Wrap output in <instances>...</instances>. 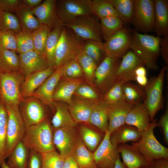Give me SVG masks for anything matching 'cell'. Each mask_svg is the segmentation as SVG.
<instances>
[{
	"label": "cell",
	"instance_id": "f6af8a7d",
	"mask_svg": "<svg viewBox=\"0 0 168 168\" xmlns=\"http://www.w3.org/2000/svg\"><path fill=\"white\" fill-rule=\"evenodd\" d=\"M124 84L117 81L103 94L102 100L108 105L124 100L123 89Z\"/></svg>",
	"mask_w": 168,
	"mask_h": 168
},
{
	"label": "cell",
	"instance_id": "f1b7e54d",
	"mask_svg": "<svg viewBox=\"0 0 168 168\" xmlns=\"http://www.w3.org/2000/svg\"><path fill=\"white\" fill-rule=\"evenodd\" d=\"M89 123L105 133L108 129V105L102 100L97 103L90 115Z\"/></svg>",
	"mask_w": 168,
	"mask_h": 168
},
{
	"label": "cell",
	"instance_id": "44dd1931",
	"mask_svg": "<svg viewBox=\"0 0 168 168\" xmlns=\"http://www.w3.org/2000/svg\"><path fill=\"white\" fill-rule=\"evenodd\" d=\"M107 105L108 116V130L111 133L125 124L126 116L134 105L123 100Z\"/></svg>",
	"mask_w": 168,
	"mask_h": 168
},
{
	"label": "cell",
	"instance_id": "7dc6e473",
	"mask_svg": "<svg viewBox=\"0 0 168 168\" xmlns=\"http://www.w3.org/2000/svg\"><path fill=\"white\" fill-rule=\"evenodd\" d=\"M17 49L19 54H21L34 50V45L31 33L22 30L16 34Z\"/></svg>",
	"mask_w": 168,
	"mask_h": 168
},
{
	"label": "cell",
	"instance_id": "484cf974",
	"mask_svg": "<svg viewBox=\"0 0 168 168\" xmlns=\"http://www.w3.org/2000/svg\"><path fill=\"white\" fill-rule=\"evenodd\" d=\"M154 29L157 35H168V1L155 0Z\"/></svg>",
	"mask_w": 168,
	"mask_h": 168
},
{
	"label": "cell",
	"instance_id": "7402d4cb",
	"mask_svg": "<svg viewBox=\"0 0 168 168\" xmlns=\"http://www.w3.org/2000/svg\"><path fill=\"white\" fill-rule=\"evenodd\" d=\"M55 69L49 67L44 70L33 72L25 77L21 86V93L23 98L32 97L35 91Z\"/></svg>",
	"mask_w": 168,
	"mask_h": 168
},
{
	"label": "cell",
	"instance_id": "ac0fdd59",
	"mask_svg": "<svg viewBox=\"0 0 168 168\" xmlns=\"http://www.w3.org/2000/svg\"><path fill=\"white\" fill-rule=\"evenodd\" d=\"M63 65L56 68L53 73L35 91L32 97L46 105H51L54 104V93L62 76Z\"/></svg>",
	"mask_w": 168,
	"mask_h": 168
},
{
	"label": "cell",
	"instance_id": "be15d7a7",
	"mask_svg": "<svg viewBox=\"0 0 168 168\" xmlns=\"http://www.w3.org/2000/svg\"><path fill=\"white\" fill-rule=\"evenodd\" d=\"M0 167L1 168H11L7 165L5 161L2 163Z\"/></svg>",
	"mask_w": 168,
	"mask_h": 168
},
{
	"label": "cell",
	"instance_id": "4316f807",
	"mask_svg": "<svg viewBox=\"0 0 168 168\" xmlns=\"http://www.w3.org/2000/svg\"><path fill=\"white\" fill-rule=\"evenodd\" d=\"M141 134L136 128L125 124L110 133V140L114 145L117 146L130 141L137 142Z\"/></svg>",
	"mask_w": 168,
	"mask_h": 168
},
{
	"label": "cell",
	"instance_id": "f35d334b",
	"mask_svg": "<svg viewBox=\"0 0 168 168\" xmlns=\"http://www.w3.org/2000/svg\"><path fill=\"white\" fill-rule=\"evenodd\" d=\"M11 30L17 33L22 30L19 20L12 12L0 9V31Z\"/></svg>",
	"mask_w": 168,
	"mask_h": 168
},
{
	"label": "cell",
	"instance_id": "d6986e66",
	"mask_svg": "<svg viewBox=\"0 0 168 168\" xmlns=\"http://www.w3.org/2000/svg\"><path fill=\"white\" fill-rule=\"evenodd\" d=\"M99 100L76 98L72 99L68 108L76 123H89L91 114Z\"/></svg>",
	"mask_w": 168,
	"mask_h": 168
},
{
	"label": "cell",
	"instance_id": "8d00e7d4",
	"mask_svg": "<svg viewBox=\"0 0 168 168\" xmlns=\"http://www.w3.org/2000/svg\"><path fill=\"white\" fill-rule=\"evenodd\" d=\"M79 129L80 138L84 145L91 152L95 151L103 138L102 134L84 125H81Z\"/></svg>",
	"mask_w": 168,
	"mask_h": 168
},
{
	"label": "cell",
	"instance_id": "52a82bcc",
	"mask_svg": "<svg viewBox=\"0 0 168 168\" xmlns=\"http://www.w3.org/2000/svg\"><path fill=\"white\" fill-rule=\"evenodd\" d=\"M100 20L95 15L81 16L67 21L63 26L84 40L102 41Z\"/></svg>",
	"mask_w": 168,
	"mask_h": 168
},
{
	"label": "cell",
	"instance_id": "c3c4849f",
	"mask_svg": "<svg viewBox=\"0 0 168 168\" xmlns=\"http://www.w3.org/2000/svg\"><path fill=\"white\" fill-rule=\"evenodd\" d=\"M83 75V71L77 59H71L64 65L62 76L65 78H80Z\"/></svg>",
	"mask_w": 168,
	"mask_h": 168
},
{
	"label": "cell",
	"instance_id": "ffe728a7",
	"mask_svg": "<svg viewBox=\"0 0 168 168\" xmlns=\"http://www.w3.org/2000/svg\"><path fill=\"white\" fill-rule=\"evenodd\" d=\"M19 55L20 60V72L25 77L49 67L44 58L34 50L19 54Z\"/></svg>",
	"mask_w": 168,
	"mask_h": 168
},
{
	"label": "cell",
	"instance_id": "9c48e42d",
	"mask_svg": "<svg viewBox=\"0 0 168 168\" xmlns=\"http://www.w3.org/2000/svg\"><path fill=\"white\" fill-rule=\"evenodd\" d=\"M133 23L137 31L146 34L154 29V0H134Z\"/></svg>",
	"mask_w": 168,
	"mask_h": 168
},
{
	"label": "cell",
	"instance_id": "bcb514c9",
	"mask_svg": "<svg viewBox=\"0 0 168 168\" xmlns=\"http://www.w3.org/2000/svg\"><path fill=\"white\" fill-rule=\"evenodd\" d=\"M42 167L63 168L65 158L55 150L41 154Z\"/></svg>",
	"mask_w": 168,
	"mask_h": 168
},
{
	"label": "cell",
	"instance_id": "9a60e30c",
	"mask_svg": "<svg viewBox=\"0 0 168 168\" xmlns=\"http://www.w3.org/2000/svg\"><path fill=\"white\" fill-rule=\"evenodd\" d=\"M40 101L32 97L23 98L19 105L26 128L45 119V111Z\"/></svg>",
	"mask_w": 168,
	"mask_h": 168
},
{
	"label": "cell",
	"instance_id": "7c38bea8",
	"mask_svg": "<svg viewBox=\"0 0 168 168\" xmlns=\"http://www.w3.org/2000/svg\"><path fill=\"white\" fill-rule=\"evenodd\" d=\"M132 33L123 26L104 43L106 56L120 58L129 49Z\"/></svg>",
	"mask_w": 168,
	"mask_h": 168
},
{
	"label": "cell",
	"instance_id": "603a6c76",
	"mask_svg": "<svg viewBox=\"0 0 168 168\" xmlns=\"http://www.w3.org/2000/svg\"><path fill=\"white\" fill-rule=\"evenodd\" d=\"M119 154L123 159V163L127 168H141L148 162L144 156L132 144H120L117 146Z\"/></svg>",
	"mask_w": 168,
	"mask_h": 168
},
{
	"label": "cell",
	"instance_id": "e0dca14e",
	"mask_svg": "<svg viewBox=\"0 0 168 168\" xmlns=\"http://www.w3.org/2000/svg\"><path fill=\"white\" fill-rule=\"evenodd\" d=\"M122 58L116 72L117 81L124 83L135 81V70L139 66H145L144 63L130 49Z\"/></svg>",
	"mask_w": 168,
	"mask_h": 168
},
{
	"label": "cell",
	"instance_id": "3957f363",
	"mask_svg": "<svg viewBox=\"0 0 168 168\" xmlns=\"http://www.w3.org/2000/svg\"><path fill=\"white\" fill-rule=\"evenodd\" d=\"M84 41L72 30L63 26L55 51L54 68L62 66L69 61L76 59L83 49Z\"/></svg>",
	"mask_w": 168,
	"mask_h": 168
},
{
	"label": "cell",
	"instance_id": "816d5d0a",
	"mask_svg": "<svg viewBox=\"0 0 168 168\" xmlns=\"http://www.w3.org/2000/svg\"><path fill=\"white\" fill-rule=\"evenodd\" d=\"M166 104L165 111L157 123L163 134L165 142L168 144V105Z\"/></svg>",
	"mask_w": 168,
	"mask_h": 168
},
{
	"label": "cell",
	"instance_id": "83f0119b",
	"mask_svg": "<svg viewBox=\"0 0 168 168\" xmlns=\"http://www.w3.org/2000/svg\"><path fill=\"white\" fill-rule=\"evenodd\" d=\"M14 13L19 20L22 30L31 32L42 25L33 14L31 9L23 3L15 9Z\"/></svg>",
	"mask_w": 168,
	"mask_h": 168
},
{
	"label": "cell",
	"instance_id": "836d02e7",
	"mask_svg": "<svg viewBox=\"0 0 168 168\" xmlns=\"http://www.w3.org/2000/svg\"><path fill=\"white\" fill-rule=\"evenodd\" d=\"M124 23H132L134 12V0H108Z\"/></svg>",
	"mask_w": 168,
	"mask_h": 168
},
{
	"label": "cell",
	"instance_id": "681fc988",
	"mask_svg": "<svg viewBox=\"0 0 168 168\" xmlns=\"http://www.w3.org/2000/svg\"><path fill=\"white\" fill-rule=\"evenodd\" d=\"M0 47L16 52L17 46L16 33L11 30L4 32L0 31Z\"/></svg>",
	"mask_w": 168,
	"mask_h": 168
},
{
	"label": "cell",
	"instance_id": "680465c9",
	"mask_svg": "<svg viewBox=\"0 0 168 168\" xmlns=\"http://www.w3.org/2000/svg\"><path fill=\"white\" fill-rule=\"evenodd\" d=\"M23 4L32 9L40 5L43 1L42 0H22Z\"/></svg>",
	"mask_w": 168,
	"mask_h": 168
},
{
	"label": "cell",
	"instance_id": "5bb4252c",
	"mask_svg": "<svg viewBox=\"0 0 168 168\" xmlns=\"http://www.w3.org/2000/svg\"><path fill=\"white\" fill-rule=\"evenodd\" d=\"M79 138L75 128L55 129L53 133L54 147L64 158L73 155Z\"/></svg>",
	"mask_w": 168,
	"mask_h": 168
},
{
	"label": "cell",
	"instance_id": "6f0895ef",
	"mask_svg": "<svg viewBox=\"0 0 168 168\" xmlns=\"http://www.w3.org/2000/svg\"><path fill=\"white\" fill-rule=\"evenodd\" d=\"M63 168H79L77 164L73 155L65 158Z\"/></svg>",
	"mask_w": 168,
	"mask_h": 168
},
{
	"label": "cell",
	"instance_id": "94428289",
	"mask_svg": "<svg viewBox=\"0 0 168 168\" xmlns=\"http://www.w3.org/2000/svg\"><path fill=\"white\" fill-rule=\"evenodd\" d=\"M147 70L144 66H143L138 67L136 69L135 71V77L136 76H147Z\"/></svg>",
	"mask_w": 168,
	"mask_h": 168
},
{
	"label": "cell",
	"instance_id": "db71d44e",
	"mask_svg": "<svg viewBox=\"0 0 168 168\" xmlns=\"http://www.w3.org/2000/svg\"><path fill=\"white\" fill-rule=\"evenodd\" d=\"M42 167L41 154L31 151L28 159L26 168H41Z\"/></svg>",
	"mask_w": 168,
	"mask_h": 168
},
{
	"label": "cell",
	"instance_id": "d6a6232c",
	"mask_svg": "<svg viewBox=\"0 0 168 168\" xmlns=\"http://www.w3.org/2000/svg\"><path fill=\"white\" fill-rule=\"evenodd\" d=\"M63 27H58L52 30L47 39L43 56L49 67L54 68L55 53Z\"/></svg>",
	"mask_w": 168,
	"mask_h": 168
},
{
	"label": "cell",
	"instance_id": "4dcf8cb0",
	"mask_svg": "<svg viewBox=\"0 0 168 168\" xmlns=\"http://www.w3.org/2000/svg\"><path fill=\"white\" fill-rule=\"evenodd\" d=\"M0 47V73L19 72L20 69V60L16 52Z\"/></svg>",
	"mask_w": 168,
	"mask_h": 168
},
{
	"label": "cell",
	"instance_id": "ee69618b",
	"mask_svg": "<svg viewBox=\"0 0 168 168\" xmlns=\"http://www.w3.org/2000/svg\"><path fill=\"white\" fill-rule=\"evenodd\" d=\"M76 59L82 68L84 75L89 81L92 82L95 81V72L98 66L97 63L85 54L83 49L77 54Z\"/></svg>",
	"mask_w": 168,
	"mask_h": 168
},
{
	"label": "cell",
	"instance_id": "5b68a950",
	"mask_svg": "<svg viewBox=\"0 0 168 168\" xmlns=\"http://www.w3.org/2000/svg\"><path fill=\"white\" fill-rule=\"evenodd\" d=\"M166 66H164L158 75L148 82L144 88L145 97L143 104L147 110L151 122L157 112L163 109V88Z\"/></svg>",
	"mask_w": 168,
	"mask_h": 168
},
{
	"label": "cell",
	"instance_id": "ba28073f",
	"mask_svg": "<svg viewBox=\"0 0 168 168\" xmlns=\"http://www.w3.org/2000/svg\"><path fill=\"white\" fill-rule=\"evenodd\" d=\"M24 78L20 72L0 73V100L5 105H19L23 99L21 86Z\"/></svg>",
	"mask_w": 168,
	"mask_h": 168
},
{
	"label": "cell",
	"instance_id": "f546056e",
	"mask_svg": "<svg viewBox=\"0 0 168 168\" xmlns=\"http://www.w3.org/2000/svg\"><path fill=\"white\" fill-rule=\"evenodd\" d=\"M56 112L51 124L54 129L63 128H75L77 124L71 116L68 107L61 103H54Z\"/></svg>",
	"mask_w": 168,
	"mask_h": 168
},
{
	"label": "cell",
	"instance_id": "ab89813d",
	"mask_svg": "<svg viewBox=\"0 0 168 168\" xmlns=\"http://www.w3.org/2000/svg\"><path fill=\"white\" fill-rule=\"evenodd\" d=\"M83 50L86 55L96 62L97 65L101 62L102 56H106L102 41L84 40Z\"/></svg>",
	"mask_w": 168,
	"mask_h": 168
},
{
	"label": "cell",
	"instance_id": "74e56055",
	"mask_svg": "<svg viewBox=\"0 0 168 168\" xmlns=\"http://www.w3.org/2000/svg\"><path fill=\"white\" fill-rule=\"evenodd\" d=\"M102 36L105 41L118 31L124 26V23L118 17L110 16L100 19Z\"/></svg>",
	"mask_w": 168,
	"mask_h": 168
},
{
	"label": "cell",
	"instance_id": "91938a15",
	"mask_svg": "<svg viewBox=\"0 0 168 168\" xmlns=\"http://www.w3.org/2000/svg\"><path fill=\"white\" fill-rule=\"evenodd\" d=\"M135 81L138 85L143 88L146 86L148 82L147 76H136Z\"/></svg>",
	"mask_w": 168,
	"mask_h": 168
},
{
	"label": "cell",
	"instance_id": "6125c7cd",
	"mask_svg": "<svg viewBox=\"0 0 168 168\" xmlns=\"http://www.w3.org/2000/svg\"><path fill=\"white\" fill-rule=\"evenodd\" d=\"M113 168H127L120 159V156L118 158Z\"/></svg>",
	"mask_w": 168,
	"mask_h": 168
},
{
	"label": "cell",
	"instance_id": "6da1fadb",
	"mask_svg": "<svg viewBox=\"0 0 168 168\" xmlns=\"http://www.w3.org/2000/svg\"><path fill=\"white\" fill-rule=\"evenodd\" d=\"M132 31L129 49L143 62L147 69L157 70L161 38L158 36L142 34L135 30Z\"/></svg>",
	"mask_w": 168,
	"mask_h": 168
},
{
	"label": "cell",
	"instance_id": "f907efd6",
	"mask_svg": "<svg viewBox=\"0 0 168 168\" xmlns=\"http://www.w3.org/2000/svg\"><path fill=\"white\" fill-rule=\"evenodd\" d=\"M74 95L78 98L88 100H102L100 95L93 88L86 84H82L75 92Z\"/></svg>",
	"mask_w": 168,
	"mask_h": 168
},
{
	"label": "cell",
	"instance_id": "03108f58",
	"mask_svg": "<svg viewBox=\"0 0 168 168\" xmlns=\"http://www.w3.org/2000/svg\"><path fill=\"white\" fill-rule=\"evenodd\" d=\"M41 168H46L42 167Z\"/></svg>",
	"mask_w": 168,
	"mask_h": 168
},
{
	"label": "cell",
	"instance_id": "4fadbf2b",
	"mask_svg": "<svg viewBox=\"0 0 168 168\" xmlns=\"http://www.w3.org/2000/svg\"><path fill=\"white\" fill-rule=\"evenodd\" d=\"M110 132L107 130L100 143L93 152L98 168H113L120 156L117 146L114 145L110 140Z\"/></svg>",
	"mask_w": 168,
	"mask_h": 168
},
{
	"label": "cell",
	"instance_id": "8fae6325",
	"mask_svg": "<svg viewBox=\"0 0 168 168\" xmlns=\"http://www.w3.org/2000/svg\"><path fill=\"white\" fill-rule=\"evenodd\" d=\"M91 1L57 0V11L62 24L67 21L78 16L93 14L91 7Z\"/></svg>",
	"mask_w": 168,
	"mask_h": 168
},
{
	"label": "cell",
	"instance_id": "cb8c5ba5",
	"mask_svg": "<svg viewBox=\"0 0 168 168\" xmlns=\"http://www.w3.org/2000/svg\"><path fill=\"white\" fill-rule=\"evenodd\" d=\"M150 120L148 112L142 103L134 105L128 113L125 124L133 126L142 132L149 127Z\"/></svg>",
	"mask_w": 168,
	"mask_h": 168
},
{
	"label": "cell",
	"instance_id": "e7e4bbea",
	"mask_svg": "<svg viewBox=\"0 0 168 168\" xmlns=\"http://www.w3.org/2000/svg\"><path fill=\"white\" fill-rule=\"evenodd\" d=\"M1 49H0V54H1Z\"/></svg>",
	"mask_w": 168,
	"mask_h": 168
},
{
	"label": "cell",
	"instance_id": "277c9868",
	"mask_svg": "<svg viewBox=\"0 0 168 168\" xmlns=\"http://www.w3.org/2000/svg\"><path fill=\"white\" fill-rule=\"evenodd\" d=\"M158 127L156 119L151 121L148 128L141 132V137L136 142H133L148 162L161 158H168V149L162 145L155 136L154 130Z\"/></svg>",
	"mask_w": 168,
	"mask_h": 168
},
{
	"label": "cell",
	"instance_id": "30bf717a",
	"mask_svg": "<svg viewBox=\"0 0 168 168\" xmlns=\"http://www.w3.org/2000/svg\"><path fill=\"white\" fill-rule=\"evenodd\" d=\"M120 58L105 56L97 66L95 72V81L104 94L117 81L116 72Z\"/></svg>",
	"mask_w": 168,
	"mask_h": 168
},
{
	"label": "cell",
	"instance_id": "7a4b0ae2",
	"mask_svg": "<svg viewBox=\"0 0 168 168\" xmlns=\"http://www.w3.org/2000/svg\"><path fill=\"white\" fill-rule=\"evenodd\" d=\"M22 141L28 149L40 154L55 150L52 127L46 119L26 128Z\"/></svg>",
	"mask_w": 168,
	"mask_h": 168
},
{
	"label": "cell",
	"instance_id": "d590c367",
	"mask_svg": "<svg viewBox=\"0 0 168 168\" xmlns=\"http://www.w3.org/2000/svg\"><path fill=\"white\" fill-rule=\"evenodd\" d=\"M28 148L21 141L14 147L9 157L7 165L11 168H26Z\"/></svg>",
	"mask_w": 168,
	"mask_h": 168
},
{
	"label": "cell",
	"instance_id": "f5cc1de1",
	"mask_svg": "<svg viewBox=\"0 0 168 168\" xmlns=\"http://www.w3.org/2000/svg\"><path fill=\"white\" fill-rule=\"evenodd\" d=\"M22 3L21 0H0V9L14 13L15 9Z\"/></svg>",
	"mask_w": 168,
	"mask_h": 168
},
{
	"label": "cell",
	"instance_id": "9f6ffc18",
	"mask_svg": "<svg viewBox=\"0 0 168 168\" xmlns=\"http://www.w3.org/2000/svg\"><path fill=\"white\" fill-rule=\"evenodd\" d=\"M141 168H168V158L155 160L148 162Z\"/></svg>",
	"mask_w": 168,
	"mask_h": 168
},
{
	"label": "cell",
	"instance_id": "2e32d148",
	"mask_svg": "<svg viewBox=\"0 0 168 168\" xmlns=\"http://www.w3.org/2000/svg\"><path fill=\"white\" fill-rule=\"evenodd\" d=\"M56 0H45L38 6L31 9L34 15L42 25H45L51 30L63 27L58 15Z\"/></svg>",
	"mask_w": 168,
	"mask_h": 168
},
{
	"label": "cell",
	"instance_id": "d4e9b609",
	"mask_svg": "<svg viewBox=\"0 0 168 168\" xmlns=\"http://www.w3.org/2000/svg\"><path fill=\"white\" fill-rule=\"evenodd\" d=\"M83 80L81 78L72 79L65 78L58 83L53 96L54 101L65 102L69 104L72 96L78 87L82 85Z\"/></svg>",
	"mask_w": 168,
	"mask_h": 168
},
{
	"label": "cell",
	"instance_id": "11a10c76",
	"mask_svg": "<svg viewBox=\"0 0 168 168\" xmlns=\"http://www.w3.org/2000/svg\"><path fill=\"white\" fill-rule=\"evenodd\" d=\"M160 54L166 65L168 64V35L161 38L160 45Z\"/></svg>",
	"mask_w": 168,
	"mask_h": 168
},
{
	"label": "cell",
	"instance_id": "7bdbcfd3",
	"mask_svg": "<svg viewBox=\"0 0 168 168\" xmlns=\"http://www.w3.org/2000/svg\"><path fill=\"white\" fill-rule=\"evenodd\" d=\"M91 7L93 14L100 20L110 16L119 17L114 8L108 0H92Z\"/></svg>",
	"mask_w": 168,
	"mask_h": 168
},
{
	"label": "cell",
	"instance_id": "8992f818",
	"mask_svg": "<svg viewBox=\"0 0 168 168\" xmlns=\"http://www.w3.org/2000/svg\"><path fill=\"white\" fill-rule=\"evenodd\" d=\"M8 115L5 156L8 157L15 146L22 141L26 128L19 105H5Z\"/></svg>",
	"mask_w": 168,
	"mask_h": 168
},
{
	"label": "cell",
	"instance_id": "1f68e13d",
	"mask_svg": "<svg viewBox=\"0 0 168 168\" xmlns=\"http://www.w3.org/2000/svg\"><path fill=\"white\" fill-rule=\"evenodd\" d=\"M79 168H98L95 162L93 152L85 146L79 137L73 154Z\"/></svg>",
	"mask_w": 168,
	"mask_h": 168
},
{
	"label": "cell",
	"instance_id": "b9f144b4",
	"mask_svg": "<svg viewBox=\"0 0 168 168\" xmlns=\"http://www.w3.org/2000/svg\"><path fill=\"white\" fill-rule=\"evenodd\" d=\"M51 31L48 27L42 25L31 32L34 50L41 55H43L46 41Z\"/></svg>",
	"mask_w": 168,
	"mask_h": 168
},
{
	"label": "cell",
	"instance_id": "60d3db41",
	"mask_svg": "<svg viewBox=\"0 0 168 168\" xmlns=\"http://www.w3.org/2000/svg\"><path fill=\"white\" fill-rule=\"evenodd\" d=\"M8 115L5 105L0 100V167L5 161Z\"/></svg>",
	"mask_w": 168,
	"mask_h": 168
},
{
	"label": "cell",
	"instance_id": "e575fe53",
	"mask_svg": "<svg viewBox=\"0 0 168 168\" xmlns=\"http://www.w3.org/2000/svg\"><path fill=\"white\" fill-rule=\"evenodd\" d=\"M124 100L135 105L142 103L145 97L144 88L130 82L124 84L123 87Z\"/></svg>",
	"mask_w": 168,
	"mask_h": 168
}]
</instances>
